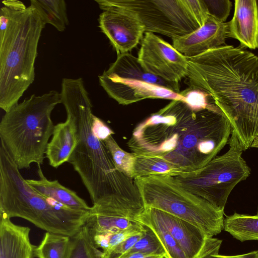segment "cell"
Segmentation results:
<instances>
[{"mask_svg":"<svg viewBox=\"0 0 258 258\" xmlns=\"http://www.w3.org/2000/svg\"><path fill=\"white\" fill-rule=\"evenodd\" d=\"M145 209L170 233L187 258H203L219 250L222 241L209 237L198 227L160 210L151 207Z\"/></svg>","mask_w":258,"mask_h":258,"instance_id":"cell-13","label":"cell"},{"mask_svg":"<svg viewBox=\"0 0 258 258\" xmlns=\"http://www.w3.org/2000/svg\"><path fill=\"white\" fill-rule=\"evenodd\" d=\"M224 230L241 242L258 240V211L254 215L234 213L226 216Z\"/></svg>","mask_w":258,"mask_h":258,"instance_id":"cell-20","label":"cell"},{"mask_svg":"<svg viewBox=\"0 0 258 258\" xmlns=\"http://www.w3.org/2000/svg\"><path fill=\"white\" fill-rule=\"evenodd\" d=\"M77 143L75 124L72 117L67 115L65 121L54 125L52 138L48 144L45 155L49 165L56 168L68 162Z\"/></svg>","mask_w":258,"mask_h":258,"instance_id":"cell-18","label":"cell"},{"mask_svg":"<svg viewBox=\"0 0 258 258\" xmlns=\"http://www.w3.org/2000/svg\"><path fill=\"white\" fill-rule=\"evenodd\" d=\"M227 23V36L242 48H258V6L255 0H236L232 19Z\"/></svg>","mask_w":258,"mask_h":258,"instance_id":"cell-16","label":"cell"},{"mask_svg":"<svg viewBox=\"0 0 258 258\" xmlns=\"http://www.w3.org/2000/svg\"><path fill=\"white\" fill-rule=\"evenodd\" d=\"M92 128L95 135L100 140L104 141L109 136L114 134L112 131L101 119L94 115Z\"/></svg>","mask_w":258,"mask_h":258,"instance_id":"cell-31","label":"cell"},{"mask_svg":"<svg viewBox=\"0 0 258 258\" xmlns=\"http://www.w3.org/2000/svg\"><path fill=\"white\" fill-rule=\"evenodd\" d=\"M146 229V227L145 225L137 222L126 229L111 233L109 238V248L107 250L133 236L144 233Z\"/></svg>","mask_w":258,"mask_h":258,"instance_id":"cell-29","label":"cell"},{"mask_svg":"<svg viewBox=\"0 0 258 258\" xmlns=\"http://www.w3.org/2000/svg\"><path fill=\"white\" fill-rule=\"evenodd\" d=\"M145 232L146 231L143 233L133 236L107 251H102V258H119L142 238L144 236Z\"/></svg>","mask_w":258,"mask_h":258,"instance_id":"cell-30","label":"cell"},{"mask_svg":"<svg viewBox=\"0 0 258 258\" xmlns=\"http://www.w3.org/2000/svg\"><path fill=\"white\" fill-rule=\"evenodd\" d=\"M231 134L228 120L214 103L194 107L171 100L135 127L127 146L135 154L164 160L178 174L206 165L226 145Z\"/></svg>","mask_w":258,"mask_h":258,"instance_id":"cell-1","label":"cell"},{"mask_svg":"<svg viewBox=\"0 0 258 258\" xmlns=\"http://www.w3.org/2000/svg\"><path fill=\"white\" fill-rule=\"evenodd\" d=\"M106 145L116 169L128 177L133 178L135 154L122 149L112 135L103 141Z\"/></svg>","mask_w":258,"mask_h":258,"instance_id":"cell-26","label":"cell"},{"mask_svg":"<svg viewBox=\"0 0 258 258\" xmlns=\"http://www.w3.org/2000/svg\"><path fill=\"white\" fill-rule=\"evenodd\" d=\"M46 24L37 10L21 1L0 33V107L6 112L18 103L35 79V62Z\"/></svg>","mask_w":258,"mask_h":258,"instance_id":"cell-5","label":"cell"},{"mask_svg":"<svg viewBox=\"0 0 258 258\" xmlns=\"http://www.w3.org/2000/svg\"><path fill=\"white\" fill-rule=\"evenodd\" d=\"M30 5L35 8L46 25H52L63 32L69 25L67 5L63 0H31Z\"/></svg>","mask_w":258,"mask_h":258,"instance_id":"cell-21","label":"cell"},{"mask_svg":"<svg viewBox=\"0 0 258 258\" xmlns=\"http://www.w3.org/2000/svg\"><path fill=\"white\" fill-rule=\"evenodd\" d=\"M38 165V179H26L27 183L41 195L71 209L89 211L91 207L74 191L61 185L57 180H49Z\"/></svg>","mask_w":258,"mask_h":258,"instance_id":"cell-19","label":"cell"},{"mask_svg":"<svg viewBox=\"0 0 258 258\" xmlns=\"http://www.w3.org/2000/svg\"><path fill=\"white\" fill-rule=\"evenodd\" d=\"M219 250L209 253L203 258H258V250L235 255H222L219 254Z\"/></svg>","mask_w":258,"mask_h":258,"instance_id":"cell-32","label":"cell"},{"mask_svg":"<svg viewBox=\"0 0 258 258\" xmlns=\"http://www.w3.org/2000/svg\"><path fill=\"white\" fill-rule=\"evenodd\" d=\"M209 15L221 23H225L232 7L229 0H204Z\"/></svg>","mask_w":258,"mask_h":258,"instance_id":"cell-28","label":"cell"},{"mask_svg":"<svg viewBox=\"0 0 258 258\" xmlns=\"http://www.w3.org/2000/svg\"><path fill=\"white\" fill-rule=\"evenodd\" d=\"M72 237L46 232L40 243L35 246L34 257L70 258Z\"/></svg>","mask_w":258,"mask_h":258,"instance_id":"cell-22","label":"cell"},{"mask_svg":"<svg viewBox=\"0 0 258 258\" xmlns=\"http://www.w3.org/2000/svg\"><path fill=\"white\" fill-rule=\"evenodd\" d=\"M99 27L109 39L117 55L135 48L145 32L142 23L133 15L121 11H103L98 18Z\"/></svg>","mask_w":258,"mask_h":258,"instance_id":"cell-14","label":"cell"},{"mask_svg":"<svg viewBox=\"0 0 258 258\" xmlns=\"http://www.w3.org/2000/svg\"><path fill=\"white\" fill-rule=\"evenodd\" d=\"M103 11H121L137 18L146 32L174 39L202 27L208 16L204 0H95Z\"/></svg>","mask_w":258,"mask_h":258,"instance_id":"cell-8","label":"cell"},{"mask_svg":"<svg viewBox=\"0 0 258 258\" xmlns=\"http://www.w3.org/2000/svg\"><path fill=\"white\" fill-rule=\"evenodd\" d=\"M61 103L60 93L51 90L32 95L5 112L0 122L2 142L19 169L43 162L54 126L51 118Z\"/></svg>","mask_w":258,"mask_h":258,"instance_id":"cell-6","label":"cell"},{"mask_svg":"<svg viewBox=\"0 0 258 258\" xmlns=\"http://www.w3.org/2000/svg\"><path fill=\"white\" fill-rule=\"evenodd\" d=\"M145 209L144 204L117 196L103 197L93 203L85 226L91 236L114 233L137 222Z\"/></svg>","mask_w":258,"mask_h":258,"instance_id":"cell-12","label":"cell"},{"mask_svg":"<svg viewBox=\"0 0 258 258\" xmlns=\"http://www.w3.org/2000/svg\"><path fill=\"white\" fill-rule=\"evenodd\" d=\"M30 228L0 216V258H34Z\"/></svg>","mask_w":258,"mask_h":258,"instance_id":"cell-17","label":"cell"},{"mask_svg":"<svg viewBox=\"0 0 258 258\" xmlns=\"http://www.w3.org/2000/svg\"><path fill=\"white\" fill-rule=\"evenodd\" d=\"M4 144L0 146V216L19 217L48 232L73 237L85 224L89 211L71 209L34 190Z\"/></svg>","mask_w":258,"mask_h":258,"instance_id":"cell-4","label":"cell"},{"mask_svg":"<svg viewBox=\"0 0 258 258\" xmlns=\"http://www.w3.org/2000/svg\"><path fill=\"white\" fill-rule=\"evenodd\" d=\"M146 227V230L144 236L123 255L140 252L164 255L165 257V252L159 240L150 228Z\"/></svg>","mask_w":258,"mask_h":258,"instance_id":"cell-27","label":"cell"},{"mask_svg":"<svg viewBox=\"0 0 258 258\" xmlns=\"http://www.w3.org/2000/svg\"><path fill=\"white\" fill-rule=\"evenodd\" d=\"M98 78L108 95L121 105L145 99L185 100L178 83L168 82L149 73L138 58L129 52L117 55Z\"/></svg>","mask_w":258,"mask_h":258,"instance_id":"cell-10","label":"cell"},{"mask_svg":"<svg viewBox=\"0 0 258 258\" xmlns=\"http://www.w3.org/2000/svg\"><path fill=\"white\" fill-rule=\"evenodd\" d=\"M250 147L258 148V137H256L252 142Z\"/></svg>","mask_w":258,"mask_h":258,"instance_id":"cell-34","label":"cell"},{"mask_svg":"<svg viewBox=\"0 0 258 258\" xmlns=\"http://www.w3.org/2000/svg\"><path fill=\"white\" fill-rule=\"evenodd\" d=\"M227 37V23H221L209 15L202 27L184 36L172 39V45L189 58L225 45Z\"/></svg>","mask_w":258,"mask_h":258,"instance_id":"cell-15","label":"cell"},{"mask_svg":"<svg viewBox=\"0 0 258 258\" xmlns=\"http://www.w3.org/2000/svg\"><path fill=\"white\" fill-rule=\"evenodd\" d=\"M60 95L77 135V143L68 162L80 177L92 203L108 196L143 203L134 179L116 169L104 142L93 132L94 115L83 79L63 78Z\"/></svg>","mask_w":258,"mask_h":258,"instance_id":"cell-3","label":"cell"},{"mask_svg":"<svg viewBox=\"0 0 258 258\" xmlns=\"http://www.w3.org/2000/svg\"><path fill=\"white\" fill-rule=\"evenodd\" d=\"M102 253L95 245L85 225L72 237L70 258H102Z\"/></svg>","mask_w":258,"mask_h":258,"instance_id":"cell-25","label":"cell"},{"mask_svg":"<svg viewBox=\"0 0 258 258\" xmlns=\"http://www.w3.org/2000/svg\"><path fill=\"white\" fill-rule=\"evenodd\" d=\"M187 63L190 88L209 96L246 151L258 137V56L225 44L187 58Z\"/></svg>","mask_w":258,"mask_h":258,"instance_id":"cell-2","label":"cell"},{"mask_svg":"<svg viewBox=\"0 0 258 258\" xmlns=\"http://www.w3.org/2000/svg\"><path fill=\"white\" fill-rule=\"evenodd\" d=\"M135 156L134 179L155 175L173 176L178 173L172 165L160 158L137 154Z\"/></svg>","mask_w":258,"mask_h":258,"instance_id":"cell-24","label":"cell"},{"mask_svg":"<svg viewBox=\"0 0 258 258\" xmlns=\"http://www.w3.org/2000/svg\"><path fill=\"white\" fill-rule=\"evenodd\" d=\"M136 221L150 228L156 235L165 252V258H187L175 239L164 226L145 209Z\"/></svg>","mask_w":258,"mask_h":258,"instance_id":"cell-23","label":"cell"},{"mask_svg":"<svg viewBox=\"0 0 258 258\" xmlns=\"http://www.w3.org/2000/svg\"><path fill=\"white\" fill-rule=\"evenodd\" d=\"M138 58L147 72L168 82L179 83L186 77L187 58L153 33H145Z\"/></svg>","mask_w":258,"mask_h":258,"instance_id":"cell-11","label":"cell"},{"mask_svg":"<svg viewBox=\"0 0 258 258\" xmlns=\"http://www.w3.org/2000/svg\"><path fill=\"white\" fill-rule=\"evenodd\" d=\"M119 258H165L164 255L146 254L140 252H135L124 255Z\"/></svg>","mask_w":258,"mask_h":258,"instance_id":"cell-33","label":"cell"},{"mask_svg":"<svg viewBox=\"0 0 258 258\" xmlns=\"http://www.w3.org/2000/svg\"><path fill=\"white\" fill-rule=\"evenodd\" d=\"M243 150L231 130L228 151L215 157L203 167L172 176L181 186L224 211L235 186L245 180L250 169L242 157Z\"/></svg>","mask_w":258,"mask_h":258,"instance_id":"cell-9","label":"cell"},{"mask_svg":"<svg viewBox=\"0 0 258 258\" xmlns=\"http://www.w3.org/2000/svg\"><path fill=\"white\" fill-rule=\"evenodd\" d=\"M145 207L166 212L198 227L209 237L224 229V211L179 185L172 176L134 179Z\"/></svg>","mask_w":258,"mask_h":258,"instance_id":"cell-7","label":"cell"}]
</instances>
